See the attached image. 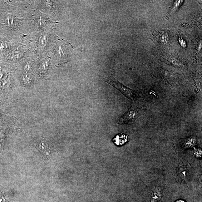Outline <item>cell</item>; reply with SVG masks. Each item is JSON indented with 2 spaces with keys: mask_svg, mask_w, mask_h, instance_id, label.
I'll return each instance as SVG.
<instances>
[{
  "mask_svg": "<svg viewBox=\"0 0 202 202\" xmlns=\"http://www.w3.org/2000/svg\"><path fill=\"white\" fill-rule=\"evenodd\" d=\"M4 133L3 131H1L0 133V148H2V144L4 140Z\"/></svg>",
  "mask_w": 202,
  "mask_h": 202,
  "instance_id": "52a82bcc",
  "label": "cell"
},
{
  "mask_svg": "<svg viewBox=\"0 0 202 202\" xmlns=\"http://www.w3.org/2000/svg\"><path fill=\"white\" fill-rule=\"evenodd\" d=\"M137 111L135 106H132L123 116L118 119L116 122L119 124H126L135 120Z\"/></svg>",
  "mask_w": 202,
  "mask_h": 202,
  "instance_id": "7a4b0ae2",
  "label": "cell"
},
{
  "mask_svg": "<svg viewBox=\"0 0 202 202\" xmlns=\"http://www.w3.org/2000/svg\"><path fill=\"white\" fill-rule=\"evenodd\" d=\"M104 81L105 82L112 85L115 88L117 89L126 97L132 100L135 99L136 95L135 91L133 90L128 88L127 87L124 86L121 83L116 80V79L113 78V77H110L107 78Z\"/></svg>",
  "mask_w": 202,
  "mask_h": 202,
  "instance_id": "6da1fadb",
  "label": "cell"
},
{
  "mask_svg": "<svg viewBox=\"0 0 202 202\" xmlns=\"http://www.w3.org/2000/svg\"><path fill=\"white\" fill-rule=\"evenodd\" d=\"M176 202H185L184 200H179L177 201Z\"/></svg>",
  "mask_w": 202,
  "mask_h": 202,
  "instance_id": "ba28073f",
  "label": "cell"
},
{
  "mask_svg": "<svg viewBox=\"0 0 202 202\" xmlns=\"http://www.w3.org/2000/svg\"><path fill=\"white\" fill-rule=\"evenodd\" d=\"M36 146L40 151L43 157L47 158L50 156L52 151V147L48 141L44 140H39L37 141Z\"/></svg>",
  "mask_w": 202,
  "mask_h": 202,
  "instance_id": "3957f363",
  "label": "cell"
},
{
  "mask_svg": "<svg viewBox=\"0 0 202 202\" xmlns=\"http://www.w3.org/2000/svg\"><path fill=\"white\" fill-rule=\"evenodd\" d=\"M161 194L159 190L158 189H155L153 190L152 192L151 199V201L152 202H156L159 200L160 197H161Z\"/></svg>",
  "mask_w": 202,
  "mask_h": 202,
  "instance_id": "8992f818",
  "label": "cell"
},
{
  "mask_svg": "<svg viewBox=\"0 0 202 202\" xmlns=\"http://www.w3.org/2000/svg\"><path fill=\"white\" fill-rule=\"evenodd\" d=\"M128 140V136L124 134H120L116 135L113 139V141L118 146H121L125 144Z\"/></svg>",
  "mask_w": 202,
  "mask_h": 202,
  "instance_id": "277c9868",
  "label": "cell"
},
{
  "mask_svg": "<svg viewBox=\"0 0 202 202\" xmlns=\"http://www.w3.org/2000/svg\"><path fill=\"white\" fill-rule=\"evenodd\" d=\"M183 2H184V1H175L174 3L172 8L171 9V11H170L167 16V17H169L173 14V13H174L177 10V9L179 8V7L181 6Z\"/></svg>",
  "mask_w": 202,
  "mask_h": 202,
  "instance_id": "5b68a950",
  "label": "cell"
}]
</instances>
